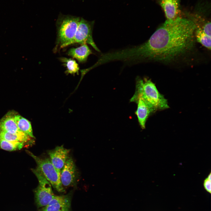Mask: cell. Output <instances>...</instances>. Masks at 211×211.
<instances>
[{
  "label": "cell",
  "instance_id": "5bb4252c",
  "mask_svg": "<svg viewBox=\"0 0 211 211\" xmlns=\"http://www.w3.org/2000/svg\"><path fill=\"white\" fill-rule=\"evenodd\" d=\"M24 143L18 141H10L0 138V148L3 150L12 151L21 149Z\"/></svg>",
  "mask_w": 211,
  "mask_h": 211
},
{
  "label": "cell",
  "instance_id": "d6986e66",
  "mask_svg": "<svg viewBox=\"0 0 211 211\" xmlns=\"http://www.w3.org/2000/svg\"><path fill=\"white\" fill-rule=\"evenodd\" d=\"M69 199L67 195H54L52 200L47 205H50L58 203L63 202Z\"/></svg>",
  "mask_w": 211,
  "mask_h": 211
},
{
  "label": "cell",
  "instance_id": "ba28073f",
  "mask_svg": "<svg viewBox=\"0 0 211 211\" xmlns=\"http://www.w3.org/2000/svg\"><path fill=\"white\" fill-rule=\"evenodd\" d=\"M131 102H136L137 104L135 112L138 122L142 129L145 128L146 121L150 115L156 111L153 106L139 97L132 98Z\"/></svg>",
  "mask_w": 211,
  "mask_h": 211
},
{
  "label": "cell",
  "instance_id": "e0dca14e",
  "mask_svg": "<svg viewBox=\"0 0 211 211\" xmlns=\"http://www.w3.org/2000/svg\"><path fill=\"white\" fill-rule=\"evenodd\" d=\"M60 61L67 68L66 73L74 75L78 74L79 69L78 64L74 59L66 57H61L59 58Z\"/></svg>",
  "mask_w": 211,
  "mask_h": 211
},
{
  "label": "cell",
  "instance_id": "9a60e30c",
  "mask_svg": "<svg viewBox=\"0 0 211 211\" xmlns=\"http://www.w3.org/2000/svg\"><path fill=\"white\" fill-rule=\"evenodd\" d=\"M196 26L195 35L197 41L209 50L211 49V37L205 34L201 27Z\"/></svg>",
  "mask_w": 211,
  "mask_h": 211
},
{
  "label": "cell",
  "instance_id": "277c9868",
  "mask_svg": "<svg viewBox=\"0 0 211 211\" xmlns=\"http://www.w3.org/2000/svg\"><path fill=\"white\" fill-rule=\"evenodd\" d=\"M26 151L34 159L37 165L36 168L50 183L53 188L58 192H64V190L61 181L60 174L54 166L50 159L41 158L35 155L28 150H26Z\"/></svg>",
  "mask_w": 211,
  "mask_h": 211
},
{
  "label": "cell",
  "instance_id": "8fae6325",
  "mask_svg": "<svg viewBox=\"0 0 211 211\" xmlns=\"http://www.w3.org/2000/svg\"><path fill=\"white\" fill-rule=\"evenodd\" d=\"M14 115L7 114L0 120V130L22 136H28L19 129L14 119Z\"/></svg>",
  "mask_w": 211,
  "mask_h": 211
},
{
  "label": "cell",
  "instance_id": "3957f363",
  "mask_svg": "<svg viewBox=\"0 0 211 211\" xmlns=\"http://www.w3.org/2000/svg\"><path fill=\"white\" fill-rule=\"evenodd\" d=\"M80 19L77 17L65 16L57 23L56 51L71 45L76 33Z\"/></svg>",
  "mask_w": 211,
  "mask_h": 211
},
{
  "label": "cell",
  "instance_id": "52a82bcc",
  "mask_svg": "<svg viewBox=\"0 0 211 211\" xmlns=\"http://www.w3.org/2000/svg\"><path fill=\"white\" fill-rule=\"evenodd\" d=\"M77 177L76 166L72 158L68 157L61 170L60 180L62 186L68 187L72 186L76 183Z\"/></svg>",
  "mask_w": 211,
  "mask_h": 211
},
{
  "label": "cell",
  "instance_id": "ac0fdd59",
  "mask_svg": "<svg viewBox=\"0 0 211 211\" xmlns=\"http://www.w3.org/2000/svg\"><path fill=\"white\" fill-rule=\"evenodd\" d=\"M70 206V201L69 199L63 202L46 205L41 211H69Z\"/></svg>",
  "mask_w": 211,
  "mask_h": 211
},
{
  "label": "cell",
  "instance_id": "7a4b0ae2",
  "mask_svg": "<svg viewBox=\"0 0 211 211\" xmlns=\"http://www.w3.org/2000/svg\"><path fill=\"white\" fill-rule=\"evenodd\" d=\"M136 81V91L132 98L140 97L156 110L169 108L167 100L159 92L155 84L151 80L137 77Z\"/></svg>",
  "mask_w": 211,
  "mask_h": 211
},
{
  "label": "cell",
  "instance_id": "6da1fadb",
  "mask_svg": "<svg viewBox=\"0 0 211 211\" xmlns=\"http://www.w3.org/2000/svg\"><path fill=\"white\" fill-rule=\"evenodd\" d=\"M196 28L190 19L178 16L166 20L145 42L120 50L119 58L128 64L171 61L192 48Z\"/></svg>",
  "mask_w": 211,
  "mask_h": 211
},
{
  "label": "cell",
  "instance_id": "5b68a950",
  "mask_svg": "<svg viewBox=\"0 0 211 211\" xmlns=\"http://www.w3.org/2000/svg\"><path fill=\"white\" fill-rule=\"evenodd\" d=\"M32 171L36 176L39 185L35 191L36 203L39 207H45L48 205L54 196L50 183L37 168Z\"/></svg>",
  "mask_w": 211,
  "mask_h": 211
},
{
  "label": "cell",
  "instance_id": "4fadbf2b",
  "mask_svg": "<svg viewBox=\"0 0 211 211\" xmlns=\"http://www.w3.org/2000/svg\"><path fill=\"white\" fill-rule=\"evenodd\" d=\"M14 120L19 129L32 138H35L31 122L26 119L19 115H14Z\"/></svg>",
  "mask_w": 211,
  "mask_h": 211
},
{
  "label": "cell",
  "instance_id": "9c48e42d",
  "mask_svg": "<svg viewBox=\"0 0 211 211\" xmlns=\"http://www.w3.org/2000/svg\"><path fill=\"white\" fill-rule=\"evenodd\" d=\"M70 151V149L64 148L62 145L57 146L47 152L51 163L60 174L68 157Z\"/></svg>",
  "mask_w": 211,
  "mask_h": 211
},
{
  "label": "cell",
  "instance_id": "8992f818",
  "mask_svg": "<svg viewBox=\"0 0 211 211\" xmlns=\"http://www.w3.org/2000/svg\"><path fill=\"white\" fill-rule=\"evenodd\" d=\"M93 23L80 19L77 29L71 45L77 43L90 45L96 51L100 50L95 44L92 37Z\"/></svg>",
  "mask_w": 211,
  "mask_h": 211
},
{
  "label": "cell",
  "instance_id": "2e32d148",
  "mask_svg": "<svg viewBox=\"0 0 211 211\" xmlns=\"http://www.w3.org/2000/svg\"><path fill=\"white\" fill-rule=\"evenodd\" d=\"M28 136H22L0 130V138L10 141H18L25 143L30 141Z\"/></svg>",
  "mask_w": 211,
  "mask_h": 211
},
{
  "label": "cell",
  "instance_id": "ffe728a7",
  "mask_svg": "<svg viewBox=\"0 0 211 211\" xmlns=\"http://www.w3.org/2000/svg\"><path fill=\"white\" fill-rule=\"evenodd\" d=\"M203 32L207 35L211 37V23L207 21L205 22L201 28Z\"/></svg>",
  "mask_w": 211,
  "mask_h": 211
},
{
  "label": "cell",
  "instance_id": "30bf717a",
  "mask_svg": "<svg viewBox=\"0 0 211 211\" xmlns=\"http://www.w3.org/2000/svg\"><path fill=\"white\" fill-rule=\"evenodd\" d=\"M166 20H171L179 16L180 0H158Z\"/></svg>",
  "mask_w": 211,
  "mask_h": 211
},
{
  "label": "cell",
  "instance_id": "7c38bea8",
  "mask_svg": "<svg viewBox=\"0 0 211 211\" xmlns=\"http://www.w3.org/2000/svg\"><path fill=\"white\" fill-rule=\"evenodd\" d=\"M92 53V51L86 44L81 45L78 47L72 48L67 52V55L76 59L79 62H86L88 57Z\"/></svg>",
  "mask_w": 211,
  "mask_h": 211
},
{
  "label": "cell",
  "instance_id": "44dd1931",
  "mask_svg": "<svg viewBox=\"0 0 211 211\" xmlns=\"http://www.w3.org/2000/svg\"><path fill=\"white\" fill-rule=\"evenodd\" d=\"M211 180L206 178L204 180L203 185L205 189L210 193H211Z\"/></svg>",
  "mask_w": 211,
  "mask_h": 211
}]
</instances>
